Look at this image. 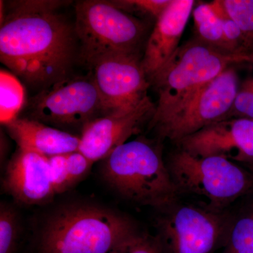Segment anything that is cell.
<instances>
[{
    "label": "cell",
    "instance_id": "cell-13",
    "mask_svg": "<svg viewBox=\"0 0 253 253\" xmlns=\"http://www.w3.org/2000/svg\"><path fill=\"white\" fill-rule=\"evenodd\" d=\"M2 189L18 204L41 206L56 196L50 178L48 158L18 147L6 165Z\"/></svg>",
    "mask_w": 253,
    "mask_h": 253
},
{
    "label": "cell",
    "instance_id": "cell-20",
    "mask_svg": "<svg viewBox=\"0 0 253 253\" xmlns=\"http://www.w3.org/2000/svg\"><path fill=\"white\" fill-rule=\"evenodd\" d=\"M226 14L239 26L253 51V0H220Z\"/></svg>",
    "mask_w": 253,
    "mask_h": 253
},
{
    "label": "cell",
    "instance_id": "cell-6",
    "mask_svg": "<svg viewBox=\"0 0 253 253\" xmlns=\"http://www.w3.org/2000/svg\"><path fill=\"white\" fill-rule=\"evenodd\" d=\"M179 194L199 200L201 207L223 211L252 189V176L232 161L219 156L198 157L178 148L166 161Z\"/></svg>",
    "mask_w": 253,
    "mask_h": 253
},
{
    "label": "cell",
    "instance_id": "cell-10",
    "mask_svg": "<svg viewBox=\"0 0 253 253\" xmlns=\"http://www.w3.org/2000/svg\"><path fill=\"white\" fill-rule=\"evenodd\" d=\"M141 60L136 55H108L89 68L110 112L131 111L148 96L151 84Z\"/></svg>",
    "mask_w": 253,
    "mask_h": 253
},
{
    "label": "cell",
    "instance_id": "cell-8",
    "mask_svg": "<svg viewBox=\"0 0 253 253\" xmlns=\"http://www.w3.org/2000/svg\"><path fill=\"white\" fill-rule=\"evenodd\" d=\"M229 223L223 212L176 202L162 211L156 226L169 253H212L226 237Z\"/></svg>",
    "mask_w": 253,
    "mask_h": 253
},
{
    "label": "cell",
    "instance_id": "cell-2",
    "mask_svg": "<svg viewBox=\"0 0 253 253\" xmlns=\"http://www.w3.org/2000/svg\"><path fill=\"white\" fill-rule=\"evenodd\" d=\"M140 234L131 219L111 208L66 203L44 217L35 253H122Z\"/></svg>",
    "mask_w": 253,
    "mask_h": 253
},
{
    "label": "cell",
    "instance_id": "cell-9",
    "mask_svg": "<svg viewBox=\"0 0 253 253\" xmlns=\"http://www.w3.org/2000/svg\"><path fill=\"white\" fill-rule=\"evenodd\" d=\"M240 85L232 66L203 86L172 117L156 128L174 144L213 123L223 121L235 101Z\"/></svg>",
    "mask_w": 253,
    "mask_h": 253
},
{
    "label": "cell",
    "instance_id": "cell-15",
    "mask_svg": "<svg viewBox=\"0 0 253 253\" xmlns=\"http://www.w3.org/2000/svg\"><path fill=\"white\" fill-rule=\"evenodd\" d=\"M4 126L18 147L31 150L47 158L79 149L81 136L35 120L19 116Z\"/></svg>",
    "mask_w": 253,
    "mask_h": 253
},
{
    "label": "cell",
    "instance_id": "cell-14",
    "mask_svg": "<svg viewBox=\"0 0 253 253\" xmlns=\"http://www.w3.org/2000/svg\"><path fill=\"white\" fill-rule=\"evenodd\" d=\"M196 1L172 0L156 21L146 45L141 66L149 81L162 71L179 48Z\"/></svg>",
    "mask_w": 253,
    "mask_h": 253
},
{
    "label": "cell",
    "instance_id": "cell-21",
    "mask_svg": "<svg viewBox=\"0 0 253 253\" xmlns=\"http://www.w3.org/2000/svg\"><path fill=\"white\" fill-rule=\"evenodd\" d=\"M172 0H122L111 1L115 6L126 12H136L157 21Z\"/></svg>",
    "mask_w": 253,
    "mask_h": 253
},
{
    "label": "cell",
    "instance_id": "cell-26",
    "mask_svg": "<svg viewBox=\"0 0 253 253\" xmlns=\"http://www.w3.org/2000/svg\"><path fill=\"white\" fill-rule=\"evenodd\" d=\"M249 167L251 168V169L253 171V164L252 165H249Z\"/></svg>",
    "mask_w": 253,
    "mask_h": 253
},
{
    "label": "cell",
    "instance_id": "cell-17",
    "mask_svg": "<svg viewBox=\"0 0 253 253\" xmlns=\"http://www.w3.org/2000/svg\"><path fill=\"white\" fill-rule=\"evenodd\" d=\"M26 91L21 81L12 73L0 72V121L4 126L19 117L26 104Z\"/></svg>",
    "mask_w": 253,
    "mask_h": 253
},
{
    "label": "cell",
    "instance_id": "cell-5",
    "mask_svg": "<svg viewBox=\"0 0 253 253\" xmlns=\"http://www.w3.org/2000/svg\"><path fill=\"white\" fill-rule=\"evenodd\" d=\"M74 27L80 59L89 68L108 55L141 56V46L147 42V23L119 9L111 1L78 2Z\"/></svg>",
    "mask_w": 253,
    "mask_h": 253
},
{
    "label": "cell",
    "instance_id": "cell-18",
    "mask_svg": "<svg viewBox=\"0 0 253 253\" xmlns=\"http://www.w3.org/2000/svg\"><path fill=\"white\" fill-rule=\"evenodd\" d=\"M228 253H253V203L229 220Z\"/></svg>",
    "mask_w": 253,
    "mask_h": 253
},
{
    "label": "cell",
    "instance_id": "cell-22",
    "mask_svg": "<svg viewBox=\"0 0 253 253\" xmlns=\"http://www.w3.org/2000/svg\"><path fill=\"white\" fill-rule=\"evenodd\" d=\"M235 118L253 119V78L240 86L234 105L223 121Z\"/></svg>",
    "mask_w": 253,
    "mask_h": 253
},
{
    "label": "cell",
    "instance_id": "cell-11",
    "mask_svg": "<svg viewBox=\"0 0 253 253\" xmlns=\"http://www.w3.org/2000/svg\"><path fill=\"white\" fill-rule=\"evenodd\" d=\"M175 144L194 156H219L249 166L253 164V119L235 118L214 123Z\"/></svg>",
    "mask_w": 253,
    "mask_h": 253
},
{
    "label": "cell",
    "instance_id": "cell-19",
    "mask_svg": "<svg viewBox=\"0 0 253 253\" xmlns=\"http://www.w3.org/2000/svg\"><path fill=\"white\" fill-rule=\"evenodd\" d=\"M19 212L12 205L0 206V253H16L22 234Z\"/></svg>",
    "mask_w": 253,
    "mask_h": 253
},
{
    "label": "cell",
    "instance_id": "cell-12",
    "mask_svg": "<svg viewBox=\"0 0 253 253\" xmlns=\"http://www.w3.org/2000/svg\"><path fill=\"white\" fill-rule=\"evenodd\" d=\"M156 111L154 104L146 96L135 109L116 111L95 120L83 129L78 151L93 163L102 161L118 146L138 134Z\"/></svg>",
    "mask_w": 253,
    "mask_h": 253
},
{
    "label": "cell",
    "instance_id": "cell-16",
    "mask_svg": "<svg viewBox=\"0 0 253 253\" xmlns=\"http://www.w3.org/2000/svg\"><path fill=\"white\" fill-rule=\"evenodd\" d=\"M192 15L197 39L214 49L235 55L231 52L227 45L221 19L211 3L198 4L193 10Z\"/></svg>",
    "mask_w": 253,
    "mask_h": 253
},
{
    "label": "cell",
    "instance_id": "cell-4",
    "mask_svg": "<svg viewBox=\"0 0 253 253\" xmlns=\"http://www.w3.org/2000/svg\"><path fill=\"white\" fill-rule=\"evenodd\" d=\"M242 62L253 63L249 58L223 52L197 38L179 46L169 63L149 81L158 96L149 127L156 129L166 123L203 86L231 65Z\"/></svg>",
    "mask_w": 253,
    "mask_h": 253
},
{
    "label": "cell",
    "instance_id": "cell-7",
    "mask_svg": "<svg viewBox=\"0 0 253 253\" xmlns=\"http://www.w3.org/2000/svg\"><path fill=\"white\" fill-rule=\"evenodd\" d=\"M23 109L26 116L22 117L73 134H81L88 124L111 113L91 72L86 76H71L37 93Z\"/></svg>",
    "mask_w": 253,
    "mask_h": 253
},
{
    "label": "cell",
    "instance_id": "cell-3",
    "mask_svg": "<svg viewBox=\"0 0 253 253\" xmlns=\"http://www.w3.org/2000/svg\"><path fill=\"white\" fill-rule=\"evenodd\" d=\"M101 161L103 179L126 201L161 211L177 202L179 192L156 141H126Z\"/></svg>",
    "mask_w": 253,
    "mask_h": 253
},
{
    "label": "cell",
    "instance_id": "cell-1",
    "mask_svg": "<svg viewBox=\"0 0 253 253\" xmlns=\"http://www.w3.org/2000/svg\"><path fill=\"white\" fill-rule=\"evenodd\" d=\"M61 1L9 3L0 28V59L23 84L38 92L72 76L79 44Z\"/></svg>",
    "mask_w": 253,
    "mask_h": 253
},
{
    "label": "cell",
    "instance_id": "cell-25",
    "mask_svg": "<svg viewBox=\"0 0 253 253\" xmlns=\"http://www.w3.org/2000/svg\"><path fill=\"white\" fill-rule=\"evenodd\" d=\"M163 246L159 236L141 234L131 241L123 253H162Z\"/></svg>",
    "mask_w": 253,
    "mask_h": 253
},
{
    "label": "cell",
    "instance_id": "cell-24",
    "mask_svg": "<svg viewBox=\"0 0 253 253\" xmlns=\"http://www.w3.org/2000/svg\"><path fill=\"white\" fill-rule=\"evenodd\" d=\"M66 167L73 187L90 172L94 163L79 151L66 154Z\"/></svg>",
    "mask_w": 253,
    "mask_h": 253
},
{
    "label": "cell",
    "instance_id": "cell-23",
    "mask_svg": "<svg viewBox=\"0 0 253 253\" xmlns=\"http://www.w3.org/2000/svg\"><path fill=\"white\" fill-rule=\"evenodd\" d=\"M50 178L55 194H61L73 188L66 167V154L48 158Z\"/></svg>",
    "mask_w": 253,
    "mask_h": 253
}]
</instances>
